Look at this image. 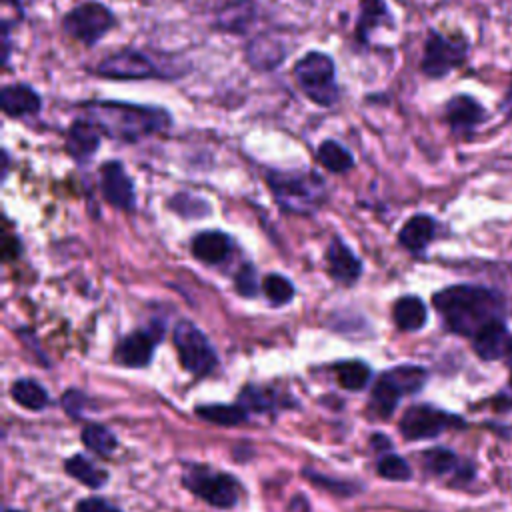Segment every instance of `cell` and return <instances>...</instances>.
Segmentation results:
<instances>
[{
  "mask_svg": "<svg viewBox=\"0 0 512 512\" xmlns=\"http://www.w3.org/2000/svg\"><path fill=\"white\" fill-rule=\"evenodd\" d=\"M80 110L92 118L106 138L138 144L144 138L168 134L174 118L170 110L154 104H136L126 100H90L82 102Z\"/></svg>",
  "mask_w": 512,
  "mask_h": 512,
  "instance_id": "cell-1",
  "label": "cell"
},
{
  "mask_svg": "<svg viewBox=\"0 0 512 512\" xmlns=\"http://www.w3.org/2000/svg\"><path fill=\"white\" fill-rule=\"evenodd\" d=\"M432 304L450 332L470 338L486 324L504 318L506 308L500 292L476 284L446 286L432 296Z\"/></svg>",
  "mask_w": 512,
  "mask_h": 512,
  "instance_id": "cell-2",
  "label": "cell"
},
{
  "mask_svg": "<svg viewBox=\"0 0 512 512\" xmlns=\"http://www.w3.org/2000/svg\"><path fill=\"white\" fill-rule=\"evenodd\" d=\"M264 182L284 214L314 216L324 208L330 196L326 178L312 168H266Z\"/></svg>",
  "mask_w": 512,
  "mask_h": 512,
  "instance_id": "cell-3",
  "label": "cell"
},
{
  "mask_svg": "<svg viewBox=\"0 0 512 512\" xmlns=\"http://www.w3.org/2000/svg\"><path fill=\"white\" fill-rule=\"evenodd\" d=\"M188 64H178L170 56L156 58L142 48H120L108 52L92 70L98 78L134 82V80H176L186 76Z\"/></svg>",
  "mask_w": 512,
  "mask_h": 512,
  "instance_id": "cell-4",
  "label": "cell"
},
{
  "mask_svg": "<svg viewBox=\"0 0 512 512\" xmlns=\"http://www.w3.org/2000/svg\"><path fill=\"white\" fill-rule=\"evenodd\" d=\"M292 76L298 90L314 106L332 108L340 100L338 68L334 58L322 50H308L292 66Z\"/></svg>",
  "mask_w": 512,
  "mask_h": 512,
  "instance_id": "cell-5",
  "label": "cell"
},
{
  "mask_svg": "<svg viewBox=\"0 0 512 512\" xmlns=\"http://www.w3.org/2000/svg\"><path fill=\"white\" fill-rule=\"evenodd\" d=\"M62 32L86 48H94L116 26L118 18L110 6L100 0H84L62 16Z\"/></svg>",
  "mask_w": 512,
  "mask_h": 512,
  "instance_id": "cell-6",
  "label": "cell"
},
{
  "mask_svg": "<svg viewBox=\"0 0 512 512\" xmlns=\"http://www.w3.org/2000/svg\"><path fill=\"white\" fill-rule=\"evenodd\" d=\"M470 54V42L464 34H444L430 28L424 40L420 72L430 80H442L460 68Z\"/></svg>",
  "mask_w": 512,
  "mask_h": 512,
  "instance_id": "cell-7",
  "label": "cell"
},
{
  "mask_svg": "<svg viewBox=\"0 0 512 512\" xmlns=\"http://www.w3.org/2000/svg\"><path fill=\"white\" fill-rule=\"evenodd\" d=\"M184 486L214 508H232L240 496V484L232 474L204 466H190L184 472Z\"/></svg>",
  "mask_w": 512,
  "mask_h": 512,
  "instance_id": "cell-8",
  "label": "cell"
},
{
  "mask_svg": "<svg viewBox=\"0 0 512 512\" xmlns=\"http://www.w3.org/2000/svg\"><path fill=\"white\" fill-rule=\"evenodd\" d=\"M174 346L182 366L194 376H206L214 370L218 358L206 334L190 320H180L174 326Z\"/></svg>",
  "mask_w": 512,
  "mask_h": 512,
  "instance_id": "cell-9",
  "label": "cell"
},
{
  "mask_svg": "<svg viewBox=\"0 0 512 512\" xmlns=\"http://www.w3.org/2000/svg\"><path fill=\"white\" fill-rule=\"evenodd\" d=\"M100 194L108 206L124 214L136 212V186L122 160H106L100 164Z\"/></svg>",
  "mask_w": 512,
  "mask_h": 512,
  "instance_id": "cell-10",
  "label": "cell"
},
{
  "mask_svg": "<svg viewBox=\"0 0 512 512\" xmlns=\"http://www.w3.org/2000/svg\"><path fill=\"white\" fill-rule=\"evenodd\" d=\"M442 118L450 132L458 138H472L476 130L486 122L488 110L470 94H454L444 102Z\"/></svg>",
  "mask_w": 512,
  "mask_h": 512,
  "instance_id": "cell-11",
  "label": "cell"
},
{
  "mask_svg": "<svg viewBox=\"0 0 512 512\" xmlns=\"http://www.w3.org/2000/svg\"><path fill=\"white\" fill-rule=\"evenodd\" d=\"M324 262H326L328 276L336 284L346 288L354 286L364 272L362 258L352 250V246L340 234H334L330 238L324 250Z\"/></svg>",
  "mask_w": 512,
  "mask_h": 512,
  "instance_id": "cell-12",
  "label": "cell"
},
{
  "mask_svg": "<svg viewBox=\"0 0 512 512\" xmlns=\"http://www.w3.org/2000/svg\"><path fill=\"white\" fill-rule=\"evenodd\" d=\"M258 18L256 0H224L212 14L210 28L228 36H246Z\"/></svg>",
  "mask_w": 512,
  "mask_h": 512,
  "instance_id": "cell-13",
  "label": "cell"
},
{
  "mask_svg": "<svg viewBox=\"0 0 512 512\" xmlns=\"http://www.w3.org/2000/svg\"><path fill=\"white\" fill-rule=\"evenodd\" d=\"M236 252V240L220 228H206L190 238V254L204 266L226 264Z\"/></svg>",
  "mask_w": 512,
  "mask_h": 512,
  "instance_id": "cell-14",
  "label": "cell"
},
{
  "mask_svg": "<svg viewBox=\"0 0 512 512\" xmlns=\"http://www.w3.org/2000/svg\"><path fill=\"white\" fill-rule=\"evenodd\" d=\"M102 138L104 132L100 130V126L92 118L82 114L70 122L64 136V148L76 164H86L98 152Z\"/></svg>",
  "mask_w": 512,
  "mask_h": 512,
  "instance_id": "cell-15",
  "label": "cell"
},
{
  "mask_svg": "<svg viewBox=\"0 0 512 512\" xmlns=\"http://www.w3.org/2000/svg\"><path fill=\"white\" fill-rule=\"evenodd\" d=\"M288 46L272 32H260L244 44V60L256 72H274L284 64Z\"/></svg>",
  "mask_w": 512,
  "mask_h": 512,
  "instance_id": "cell-16",
  "label": "cell"
},
{
  "mask_svg": "<svg viewBox=\"0 0 512 512\" xmlns=\"http://www.w3.org/2000/svg\"><path fill=\"white\" fill-rule=\"evenodd\" d=\"M450 424H454V418L450 414L426 404H418L404 412L400 420V430L408 440H424L438 436Z\"/></svg>",
  "mask_w": 512,
  "mask_h": 512,
  "instance_id": "cell-17",
  "label": "cell"
},
{
  "mask_svg": "<svg viewBox=\"0 0 512 512\" xmlns=\"http://www.w3.org/2000/svg\"><path fill=\"white\" fill-rule=\"evenodd\" d=\"M158 340H162V328L136 330L116 344L114 360L128 368H144L150 364Z\"/></svg>",
  "mask_w": 512,
  "mask_h": 512,
  "instance_id": "cell-18",
  "label": "cell"
},
{
  "mask_svg": "<svg viewBox=\"0 0 512 512\" xmlns=\"http://www.w3.org/2000/svg\"><path fill=\"white\" fill-rule=\"evenodd\" d=\"M394 28V14L386 0H358V16L354 22V44L356 48H368L372 34L380 28Z\"/></svg>",
  "mask_w": 512,
  "mask_h": 512,
  "instance_id": "cell-19",
  "label": "cell"
},
{
  "mask_svg": "<svg viewBox=\"0 0 512 512\" xmlns=\"http://www.w3.org/2000/svg\"><path fill=\"white\" fill-rule=\"evenodd\" d=\"M438 236V220L428 212H414L398 230L396 240L410 256H424Z\"/></svg>",
  "mask_w": 512,
  "mask_h": 512,
  "instance_id": "cell-20",
  "label": "cell"
},
{
  "mask_svg": "<svg viewBox=\"0 0 512 512\" xmlns=\"http://www.w3.org/2000/svg\"><path fill=\"white\" fill-rule=\"evenodd\" d=\"M0 108L6 118H30L42 110V96L28 82L4 84L0 90Z\"/></svg>",
  "mask_w": 512,
  "mask_h": 512,
  "instance_id": "cell-21",
  "label": "cell"
},
{
  "mask_svg": "<svg viewBox=\"0 0 512 512\" xmlns=\"http://www.w3.org/2000/svg\"><path fill=\"white\" fill-rule=\"evenodd\" d=\"M510 340H512V336L506 328V322H504V318H500V320H494V322L486 324L484 328H480L472 336V346L482 360H498V358L506 356Z\"/></svg>",
  "mask_w": 512,
  "mask_h": 512,
  "instance_id": "cell-22",
  "label": "cell"
},
{
  "mask_svg": "<svg viewBox=\"0 0 512 512\" xmlns=\"http://www.w3.org/2000/svg\"><path fill=\"white\" fill-rule=\"evenodd\" d=\"M394 324L404 332H416L428 322V308L416 294L400 296L392 306Z\"/></svg>",
  "mask_w": 512,
  "mask_h": 512,
  "instance_id": "cell-23",
  "label": "cell"
},
{
  "mask_svg": "<svg viewBox=\"0 0 512 512\" xmlns=\"http://www.w3.org/2000/svg\"><path fill=\"white\" fill-rule=\"evenodd\" d=\"M316 158L332 174H346L356 166L354 154L334 138H326L318 144Z\"/></svg>",
  "mask_w": 512,
  "mask_h": 512,
  "instance_id": "cell-24",
  "label": "cell"
},
{
  "mask_svg": "<svg viewBox=\"0 0 512 512\" xmlns=\"http://www.w3.org/2000/svg\"><path fill=\"white\" fill-rule=\"evenodd\" d=\"M168 210L176 212L180 218L186 220H200L212 212V206L206 198L190 194V192H176L166 202Z\"/></svg>",
  "mask_w": 512,
  "mask_h": 512,
  "instance_id": "cell-25",
  "label": "cell"
},
{
  "mask_svg": "<svg viewBox=\"0 0 512 512\" xmlns=\"http://www.w3.org/2000/svg\"><path fill=\"white\" fill-rule=\"evenodd\" d=\"M64 468H66V472H68L72 478H76L78 482H82V484H86V486H90V488H100V486H104L106 480H108V472H106V470L96 468L88 458H84V456H80V454L68 458V460L64 462Z\"/></svg>",
  "mask_w": 512,
  "mask_h": 512,
  "instance_id": "cell-26",
  "label": "cell"
},
{
  "mask_svg": "<svg viewBox=\"0 0 512 512\" xmlns=\"http://www.w3.org/2000/svg\"><path fill=\"white\" fill-rule=\"evenodd\" d=\"M262 292H264L266 300L278 308V306L292 302V298L296 294V286L288 276H284L280 272H270L262 278Z\"/></svg>",
  "mask_w": 512,
  "mask_h": 512,
  "instance_id": "cell-27",
  "label": "cell"
},
{
  "mask_svg": "<svg viewBox=\"0 0 512 512\" xmlns=\"http://www.w3.org/2000/svg\"><path fill=\"white\" fill-rule=\"evenodd\" d=\"M196 414L208 422L220 424V426H234L246 420V408L240 404H208L198 406Z\"/></svg>",
  "mask_w": 512,
  "mask_h": 512,
  "instance_id": "cell-28",
  "label": "cell"
},
{
  "mask_svg": "<svg viewBox=\"0 0 512 512\" xmlns=\"http://www.w3.org/2000/svg\"><path fill=\"white\" fill-rule=\"evenodd\" d=\"M336 376L342 388L346 390H362L370 380V366L362 360H344L336 364Z\"/></svg>",
  "mask_w": 512,
  "mask_h": 512,
  "instance_id": "cell-29",
  "label": "cell"
},
{
  "mask_svg": "<svg viewBox=\"0 0 512 512\" xmlns=\"http://www.w3.org/2000/svg\"><path fill=\"white\" fill-rule=\"evenodd\" d=\"M384 374L400 390L402 396L418 392L426 382V370L420 366H394Z\"/></svg>",
  "mask_w": 512,
  "mask_h": 512,
  "instance_id": "cell-30",
  "label": "cell"
},
{
  "mask_svg": "<svg viewBox=\"0 0 512 512\" xmlns=\"http://www.w3.org/2000/svg\"><path fill=\"white\" fill-rule=\"evenodd\" d=\"M12 398L28 408V410H42L48 404V392L34 380L22 378L12 384Z\"/></svg>",
  "mask_w": 512,
  "mask_h": 512,
  "instance_id": "cell-31",
  "label": "cell"
},
{
  "mask_svg": "<svg viewBox=\"0 0 512 512\" xmlns=\"http://www.w3.org/2000/svg\"><path fill=\"white\" fill-rule=\"evenodd\" d=\"M400 390L388 380L386 374H382L372 390V408L376 410L378 416L386 418L396 410V404L400 400Z\"/></svg>",
  "mask_w": 512,
  "mask_h": 512,
  "instance_id": "cell-32",
  "label": "cell"
},
{
  "mask_svg": "<svg viewBox=\"0 0 512 512\" xmlns=\"http://www.w3.org/2000/svg\"><path fill=\"white\" fill-rule=\"evenodd\" d=\"M82 442L94 450L96 454H112L118 446V440L114 436V432H110L106 426L102 424H88L82 432Z\"/></svg>",
  "mask_w": 512,
  "mask_h": 512,
  "instance_id": "cell-33",
  "label": "cell"
},
{
  "mask_svg": "<svg viewBox=\"0 0 512 512\" xmlns=\"http://www.w3.org/2000/svg\"><path fill=\"white\" fill-rule=\"evenodd\" d=\"M234 290L242 298H254L258 290H262V282L258 280V270L252 262H244L234 272Z\"/></svg>",
  "mask_w": 512,
  "mask_h": 512,
  "instance_id": "cell-34",
  "label": "cell"
},
{
  "mask_svg": "<svg viewBox=\"0 0 512 512\" xmlns=\"http://www.w3.org/2000/svg\"><path fill=\"white\" fill-rule=\"evenodd\" d=\"M240 406H244L246 410H256V412H268L276 406V396L272 390L268 388H260V386H246L240 396Z\"/></svg>",
  "mask_w": 512,
  "mask_h": 512,
  "instance_id": "cell-35",
  "label": "cell"
},
{
  "mask_svg": "<svg viewBox=\"0 0 512 512\" xmlns=\"http://www.w3.org/2000/svg\"><path fill=\"white\" fill-rule=\"evenodd\" d=\"M378 474L388 480H408L412 476V470L408 462L398 454H386L378 460Z\"/></svg>",
  "mask_w": 512,
  "mask_h": 512,
  "instance_id": "cell-36",
  "label": "cell"
},
{
  "mask_svg": "<svg viewBox=\"0 0 512 512\" xmlns=\"http://www.w3.org/2000/svg\"><path fill=\"white\" fill-rule=\"evenodd\" d=\"M424 466L432 474H446L456 466V454L448 448H432L424 452Z\"/></svg>",
  "mask_w": 512,
  "mask_h": 512,
  "instance_id": "cell-37",
  "label": "cell"
},
{
  "mask_svg": "<svg viewBox=\"0 0 512 512\" xmlns=\"http://www.w3.org/2000/svg\"><path fill=\"white\" fill-rule=\"evenodd\" d=\"M76 512H120V510L102 498H86L76 504Z\"/></svg>",
  "mask_w": 512,
  "mask_h": 512,
  "instance_id": "cell-38",
  "label": "cell"
},
{
  "mask_svg": "<svg viewBox=\"0 0 512 512\" xmlns=\"http://www.w3.org/2000/svg\"><path fill=\"white\" fill-rule=\"evenodd\" d=\"M62 406L66 408V412L74 418H78L82 414V406H84V396L76 390H70L62 396Z\"/></svg>",
  "mask_w": 512,
  "mask_h": 512,
  "instance_id": "cell-39",
  "label": "cell"
},
{
  "mask_svg": "<svg viewBox=\"0 0 512 512\" xmlns=\"http://www.w3.org/2000/svg\"><path fill=\"white\" fill-rule=\"evenodd\" d=\"M10 12H12V24L16 26L24 18L22 0H2V16H0V20H8Z\"/></svg>",
  "mask_w": 512,
  "mask_h": 512,
  "instance_id": "cell-40",
  "label": "cell"
},
{
  "mask_svg": "<svg viewBox=\"0 0 512 512\" xmlns=\"http://www.w3.org/2000/svg\"><path fill=\"white\" fill-rule=\"evenodd\" d=\"M0 30H2V64L8 66L10 64V56H12V40H10L12 26L6 24V22H0Z\"/></svg>",
  "mask_w": 512,
  "mask_h": 512,
  "instance_id": "cell-41",
  "label": "cell"
},
{
  "mask_svg": "<svg viewBox=\"0 0 512 512\" xmlns=\"http://www.w3.org/2000/svg\"><path fill=\"white\" fill-rule=\"evenodd\" d=\"M500 110H506L508 114H512V78H510V86L506 88L502 102H500Z\"/></svg>",
  "mask_w": 512,
  "mask_h": 512,
  "instance_id": "cell-42",
  "label": "cell"
},
{
  "mask_svg": "<svg viewBox=\"0 0 512 512\" xmlns=\"http://www.w3.org/2000/svg\"><path fill=\"white\" fill-rule=\"evenodd\" d=\"M10 166H12V160H10V152L6 148H2V182H6L8 174H10Z\"/></svg>",
  "mask_w": 512,
  "mask_h": 512,
  "instance_id": "cell-43",
  "label": "cell"
},
{
  "mask_svg": "<svg viewBox=\"0 0 512 512\" xmlns=\"http://www.w3.org/2000/svg\"><path fill=\"white\" fill-rule=\"evenodd\" d=\"M506 360L512 366V340H510V346H508V352H506Z\"/></svg>",
  "mask_w": 512,
  "mask_h": 512,
  "instance_id": "cell-44",
  "label": "cell"
},
{
  "mask_svg": "<svg viewBox=\"0 0 512 512\" xmlns=\"http://www.w3.org/2000/svg\"><path fill=\"white\" fill-rule=\"evenodd\" d=\"M6 512H18V510H6Z\"/></svg>",
  "mask_w": 512,
  "mask_h": 512,
  "instance_id": "cell-45",
  "label": "cell"
},
{
  "mask_svg": "<svg viewBox=\"0 0 512 512\" xmlns=\"http://www.w3.org/2000/svg\"><path fill=\"white\" fill-rule=\"evenodd\" d=\"M510 382H512V378H510Z\"/></svg>",
  "mask_w": 512,
  "mask_h": 512,
  "instance_id": "cell-46",
  "label": "cell"
}]
</instances>
